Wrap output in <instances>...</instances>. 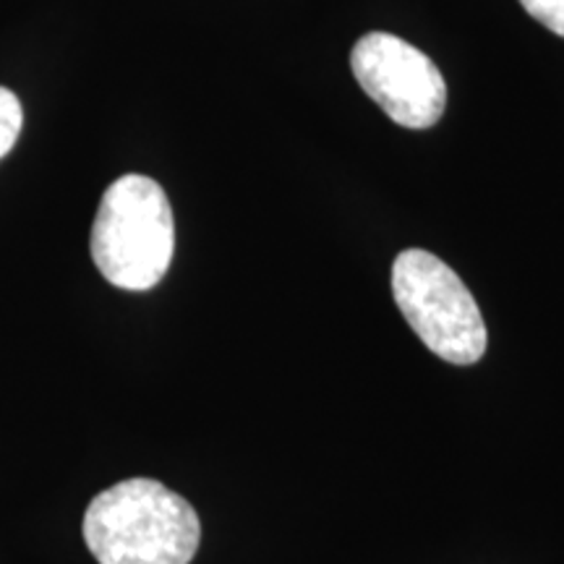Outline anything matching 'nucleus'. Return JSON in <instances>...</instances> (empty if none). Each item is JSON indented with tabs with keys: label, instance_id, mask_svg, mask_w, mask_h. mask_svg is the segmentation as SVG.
I'll list each match as a JSON object with an SVG mask.
<instances>
[{
	"label": "nucleus",
	"instance_id": "nucleus-1",
	"mask_svg": "<svg viewBox=\"0 0 564 564\" xmlns=\"http://www.w3.org/2000/svg\"><path fill=\"white\" fill-rule=\"evenodd\" d=\"M84 541L100 564H188L202 523L181 494L154 478H129L91 499Z\"/></svg>",
	"mask_w": 564,
	"mask_h": 564
},
{
	"label": "nucleus",
	"instance_id": "nucleus-2",
	"mask_svg": "<svg viewBox=\"0 0 564 564\" xmlns=\"http://www.w3.org/2000/svg\"><path fill=\"white\" fill-rule=\"evenodd\" d=\"M91 259L110 285L150 291L173 262V209L158 181L123 175L102 194L91 225Z\"/></svg>",
	"mask_w": 564,
	"mask_h": 564
},
{
	"label": "nucleus",
	"instance_id": "nucleus-3",
	"mask_svg": "<svg viewBox=\"0 0 564 564\" xmlns=\"http://www.w3.org/2000/svg\"><path fill=\"white\" fill-rule=\"evenodd\" d=\"M392 295L434 356L457 366L481 361L489 345L481 308L440 257L423 249L400 253L392 264Z\"/></svg>",
	"mask_w": 564,
	"mask_h": 564
},
{
	"label": "nucleus",
	"instance_id": "nucleus-4",
	"mask_svg": "<svg viewBox=\"0 0 564 564\" xmlns=\"http://www.w3.org/2000/svg\"><path fill=\"white\" fill-rule=\"evenodd\" d=\"M350 68L361 89L403 129H432L447 108V84L411 42L371 32L356 42Z\"/></svg>",
	"mask_w": 564,
	"mask_h": 564
},
{
	"label": "nucleus",
	"instance_id": "nucleus-5",
	"mask_svg": "<svg viewBox=\"0 0 564 564\" xmlns=\"http://www.w3.org/2000/svg\"><path fill=\"white\" fill-rule=\"evenodd\" d=\"M21 126H24V110L19 97L11 89L0 87V160L13 150Z\"/></svg>",
	"mask_w": 564,
	"mask_h": 564
},
{
	"label": "nucleus",
	"instance_id": "nucleus-6",
	"mask_svg": "<svg viewBox=\"0 0 564 564\" xmlns=\"http://www.w3.org/2000/svg\"><path fill=\"white\" fill-rule=\"evenodd\" d=\"M520 6L546 30L564 37V0H520Z\"/></svg>",
	"mask_w": 564,
	"mask_h": 564
}]
</instances>
